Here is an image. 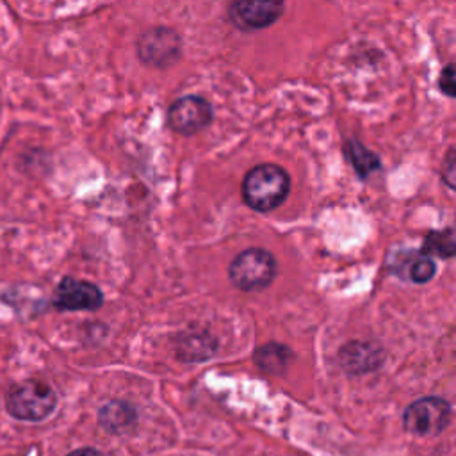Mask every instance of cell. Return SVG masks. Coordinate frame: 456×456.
<instances>
[{
  "mask_svg": "<svg viewBox=\"0 0 456 456\" xmlns=\"http://www.w3.org/2000/svg\"><path fill=\"white\" fill-rule=\"evenodd\" d=\"M290 176L289 173L273 162L256 164L251 167L240 183L242 201L256 212L276 210L289 196Z\"/></svg>",
  "mask_w": 456,
  "mask_h": 456,
  "instance_id": "1",
  "label": "cell"
},
{
  "mask_svg": "<svg viewBox=\"0 0 456 456\" xmlns=\"http://www.w3.org/2000/svg\"><path fill=\"white\" fill-rule=\"evenodd\" d=\"M182 55V37L176 30L159 25L144 30L137 39V57L150 68H169Z\"/></svg>",
  "mask_w": 456,
  "mask_h": 456,
  "instance_id": "4",
  "label": "cell"
},
{
  "mask_svg": "<svg viewBox=\"0 0 456 456\" xmlns=\"http://www.w3.org/2000/svg\"><path fill=\"white\" fill-rule=\"evenodd\" d=\"M436 273V264L424 253H415L406 260V278L413 283H428Z\"/></svg>",
  "mask_w": 456,
  "mask_h": 456,
  "instance_id": "13",
  "label": "cell"
},
{
  "mask_svg": "<svg viewBox=\"0 0 456 456\" xmlns=\"http://www.w3.org/2000/svg\"><path fill=\"white\" fill-rule=\"evenodd\" d=\"M214 119V109L210 102L198 94H187L176 98L166 112L167 126L180 135L191 137L207 126Z\"/></svg>",
  "mask_w": 456,
  "mask_h": 456,
  "instance_id": "5",
  "label": "cell"
},
{
  "mask_svg": "<svg viewBox=\"0 0 456 456\" xmlns=\"http://www.w3.org/2000/svg\"><path fill=\"white\" fill-rule=\"evenodd\" d=\"M285 12V0H232L230 21L244 30L256 32L274 25Z\"/></svg>",
  "mask_w": 456,
  "mask_h": 456,
  "instance_id": "7",
  "label": "cell"
},
{
  "mask_svg": "<svg viewBox=\"0 0 456 456\" xmlns=\"http://www.w3.org/2000/svg\"><path fill=\"white\" fill-rule=\"evenodd\" d=\"M287 354H289L287 347L280 344H267L255 353V362L267 372H278L280 369L287 367V360H289Z\"/></svg>",
  "mask_w": 456,
  "mask_h": 456,
  "instance_id": "14",
  "label": "cell"
},
{
  "mask_svg": "<svg viewBox=\"0 0 456 456\" xmlns=\"http://www.w3.org/2000/svg\"><path fill=\"white\" fill-rule=\"evenodd\" d=\"M451 419V404L440 397H422L411 403L403 415L408 433L419 436H433L444 431Z\"/></svg>",
  "mask_w": 456,
  "mask_h": 456,
  "instance_id": "6",
  "label": "cell"
},
{
  "mask_svg": "<svg viewBox=\"0 0 456 456\" xmlns=\"http://www.w3.org/2000/svg\"><path fill=\"white\" fill-rule=\"evenodd\" d=\"M276 258L264 248L240 251L228 265L230 281L244 292L262 290L274 280Z\"/></svg>",
  "mask_w": 456,
  "mask_h": 456,
  "instance_id": "3",
  "label": "cell"
},
{
  "mask_svg": "<svg viewBox=\"0 0 456 456\" xmlns=\"http://www.w3.org/2000/svg\"><path fill=\"white\" fill-rule=\"evenodd\" d=\"M103 303L102 290L86 280L64 276L55 287L52 305L61 312H80L96 310Z\"/></svg>",
  "mask_w": 456,
  "mask_h": 456,
  "instance_id": "8",
  "label": "cell"
},
{
  "mask_svg": "<svg viewBox=\"0 0 456 456\" xmlns=\"http://www.w3.org/2000/svg\"><path fill=\"white\" fill-rule=\"evenodd\" d=\"M98 422L110 433H121L135 424V411L126 403L110 401L100 410Z\"/></svg>",
  "mask_w": 456,
  "mask_h": 456,
  "instance_id": "11",
  "label": "cell"
},
{
  "mask_svg": "<svg viewBox=\"0 0 456 456\" xmlns=\"http://www.w3.org/2000/svg\"><path fill=\"white\" fill-rule=\"evenodd\" d=\"M456 251L454 244V232L452 228L445 230H431L426 233L420 253L428 256H438V258H452Z\"/></svg>",
  "mask_w": 456,
  "mask_h": 456,
  "instance_id": "12",
  "label": "cell"
},
{
  "mask_svg": "<svg viewBox=\"0 0 456 456\" xmlns=\"http://www.w3.org/2000/svg\"><path fill=\"white\" fill-rule=\"evenodd\" d=\"M57 406L53 388L41 379H25L12 385L5 394V410L11 417L25 422L46 419Z\"/></svg>",
  "mask_w": 456,
  "mask_h": 456,
  "instance_id": "2",
  "label": "cell"
},
{
  "mask_svg": "<svg viewBox=\"0 0 456 456\" xmlns=\"http://www.w3.org/2000/svg\"><path fill=\"white\" fill-rule=\"evenodd\" d=\"M344 157L354 169V173L362 178L367 180L372 173L381 169V159L378 153L369 150L360 139L356 137H347L342 146Z\"/></svg>",
  "mask_w": 456,
  "mask_h": 456,
  "instance_id": "9",
  "label": "cell"
},
{
  "mask_svg": "<svg viewBox=\"0 0 456 456\" xmlns=\"http://www.w3.org/2000/svg\"><path fill=\"white\" fill-rule=\"evenodd\" d=\"M440 176H442L444 183L452 191L454 189V178H456V150L452 146L445 153V159L442 162Z\"/></svg>",
  "mask_w": 456,
  "mask_h": 456,
  "instance_id": "16",
  "label": "cell"
},
{
  "mask_svg": "<svg viewBox=\"0 0 456 456\" xmlns=\"http://www.w3.org/2000/svg\"><path fill=\"white\" fill-rule=\"evenodd\" d=\"M436 87L442 94L454 98L456 96V71H454V62H449L442 68L438 80H436Z\"/></svg>",
  "mask_w": 456,
  "mask_h": 456,
  "instance_id": "15",
  "label": "cell"
},
{
  "mask_svg": "<svg viewBox=\"0 0 456 456\" xmlns=\"http://www.w3.org/2000/svg\"><path fill=\"white\" fill-rule=\"evenodd\" d=\"M340 360L349 372H367L381 362V356L369 344L351 342L340 349Z\"/></svg>",
  "mask_w": 456,
  "mask_h": 456,
  "instance_id": "10",
  "label": "cell"
},
{
  "mask_svg": "<svg viewBox=\"0 0 456 456\" xmlns=\"http://www.w3.org/2000/svg\"><path fill=\"white\" fill-rule=\"evenodd\" d=\"M68 456H103V454H102V452H98L96 449H91V447H82V449L71 451Z\"/></svg>",
  "mask_w": 456,
  "mask_h": 456,
  "instance_id": "17",
  "label": "cell"
}]
</instances>
